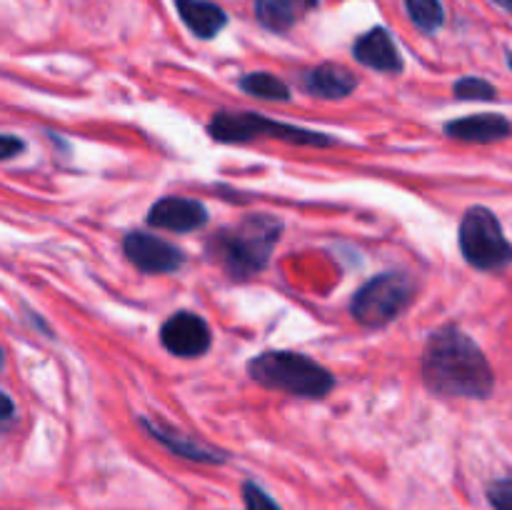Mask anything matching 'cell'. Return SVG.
I'll return each instance as SVG.
<instances>
[{"mask_svg": "<svg viewBox=\"0 0 512 510\" xmlns=\"http://www.w3.org/2000/svg\"><path fill=\"white\" fill-rule=\"evenodd\" d=\"M423 385L443 398L485 400L495 390V375L480 345L458 325L433 330L420 358Z\"/></svg>", "mask_w": 512, "mask_h": 510, "instance_id": "6da1fadb", "label": "cell"}, {"mask_svg": "<svg viewBox=\"0 0 512 510\" xmlns=\"http://www.w3.org/2000/svg\"><path fill=\"white\" fill-rule=\"evenodd\" d=\"M283 233V220L270 213H255L240 223L215 230L205 243V253L230 278L248 280L263 273Z\"/></svg>", "mask_w": 512, "mask_h": 510, "instance_id": "7a4b0ae2", "label": "cell"}, {"mask_svg": "<svg viewBox=\"0 0 512 510\" xmlns=\"http://www.w3.org/2000/svg\"><path fill=\"white\" fill-rule=\"evenodd\" d=\"M248 375L258 385L295 398L320 400L335 388V375L325 365L295 350H265L248 360Z\"/></svg>", "mask_w": 512, "mask_h": 510, "instance_id": "3957f363", "label": "cell"}, {"mask_svg": "<svg viewBox=\"0 0 512 510\" xmlns=\"http://www.w3.org/2000/svg\"><path fill=\"white\" fill-rule=\"evenodd\" d=\"M208 133L215 143L223 145H240L258 138L283 140V143L303 145V148H333V145L338 143V140L330 138L328 133H318V130L280 123V120L265 118V115L260 113H250V110H218V113L210 118Z\"/></svg>", "mask_w": 512, "mask_h": 510, "instance_id": "277c9868", "label": "cell"}, {"mask_svg": "<svg viewBox=\"0 0 512 510\" xmlns=\"http://www.w3.org/2000/svg\"><path fill=\"white\" fill-rule=\"evenodd\" d=\"M460 253L465 263L483 273H500L512 265V245L505 238L498 215L485 205L465 210L458 228Z\"/></svg>", "mask_w": 512, "mask_h": 510, "instance_id": "5b68a950", "label": "cell"}, {"mask_svg": "<svg viewBox=\"0 0 512 510\" xmlns=\"http://www.w3.org/2000/svg\"><path fill=\"white\" fill-rule=\"evenodd\" d=\"M415 293L418 285L408 273L375 275L353 295L350 315L365 328H385L410 308Z\"/></svg>", "mask_w": 512, "mask_h": 510, "instance_id": "8992f818", "label": "cell"}, {"mask_svg": "<svg viewBox=\"0 0 512 510\" xmlns=\"http://www.w3.org/2000/svg\"><path fill=\"white\" fill-rule=\"evenodd\" d=\"M125 258L148 275H165L175 273L185 265V253L173 245L170 240L160 238V235L143 233V230H133L125 235L123 240Z\"/></svg>", "mask_w": 512, "mask_h": 510, "instance_id": "52a82bcc", "label": "cell"}, {"mask_svg": "<svg viewBox=\"0 0 512 510\" xmlns=\"http://www.w3.org/2000/svg\"><path fill=\"white\" fill-rule=\"evenodd\" d=\"M160 343L175 358H200L210 350L213 333L198 313L178 310L160 325Z\"/></svg>", "mask_w": 512, "mask_h": 510, "instance_id": "ba28073f", "label": "cell"}, {"mask_svg": "<svg viewBox=\"0 0 512 510\" xmlns=\"http://www.w3.org/2000/svg\"><path fill=\"white\" fill-rule=\"evenodd\" d=\"M208 223V208L195 198L165 195L148 210V225L170 233H193Z\"/></svg>", "mask_w": 512, "mask_h": 510, "instance_id": "9c48e42d", "label": "cell"}, {"mask_svg": "<svg viewBox=\"0 0 512 510\" xmlns=\"http://www.w3.org/2000/svg\"><path fill=\"white\" fill-rule=\"evenodd\" d=\"M138 425L150 435L153 440H158L165 450H170L173 455L185 460H193V463H205V465H220L228 460V453L225 450L213 448L208 443H198L190 435L178 433V430L168 428L165 423H158V420H150L145 415H140Z\"/></svg>", "mask_w": 512, "mask_h": 510, "instance_id": "30bf717a", "label": "cell"}, {"mask_svg": "<svg viewBox=\"0 0 512 510\" xmlns=\"http://www.w3.org/2000/svg\"><path fill=\"white\" fill-rule=\"evenodd\" d=\"M353 55L360 65L370 70H380V73H400L403 70L398 45L385 28H373L360 35L353 45Z\"/></svg>", "mask_w": 512, "mask_h": 510, "instance_id": "8fae6325", "label": "cell"}, {"mask_svg": "<svg viewBox=\"0 0 512 510\" xmlns=\"http://www.w3.org/2000/svg\"><path fill=\"white\" fill-rule=\"evenodd\" d=\"M445 135L460 143H498L512 135V123L500 113H478L445 123Z\"/></svg>", "mask_w": 512, "mask_h": 510, "instance_id": "7c38bea8", "label": "cell"}, {"mask_svg": "<svg viewBox=\"0 0 512 510\" xmlns=\"http://www.w3.org/2000/svg\"><path fill=\"white\" fill-rule=\"evenodd\" d=\"M303 88L315 98L325 100H340L348 98L355 88H358V78L350 73L348 68L335 63L315 65V68L303 73Z\"/></svg>", "mask_w": 512, "mask_h": 510, "instance_id": "4fadbf2b", "label": "cell"}, {"mask_svg": "<svg viewBox=\"0 0 512 510\" xmlns=\"http://www.w3.org/2000/svg\"><path fill=\"white\" fill-rule=\"evenodd\" d=\"M175 8H178L183 23L203 40L215 38L228 25L225 10L215 3H208V0H175Z\"/></svg>", "mask_w": 512, "mask_h": 510, "instance_id": "5bb4252c", "label": "cell"}, {"mask_svg": "<svg viewBox=\"0 0 512 510\" xmlns=\"http://www.w3.org/2000/svg\"><path fill=\"white\" fill-rule=\"evenodd\" d=\"M240 90L263 100H290V88L273 73H248L240 78Z\"/></svg>", "mask_w": 512, "mask_h": 510, "instance_id": "9a60e30c", "label": "cell"}, {"mask_svg": "<svg viewBox=\"0 0 512 510\" xmlns=\"http://www.w3.org/2000/svg\"><path fill=\"white\" fill-rule=\"evenodd\" d=\"M255 15L260 25L273 33H285L295 23V10L290 0H255Z\"/></svg>", "mask_w": 512, "mask_h": 510, "instance_id": "2e32d148", "label": "cell"}, {"mask_svg": "<svg viewBox=\"0 0 512 510\" xmlns=\"http://www.w3.org/2000/svg\"><path fill=\"white\" fill-rule=\"evenodd\" d=\"M405 8H408L410 20L423 33H435L445 20V10L440 0H405Z\"/></svg>", "mask_w": 512, "mask_h": 510, "instance_id": "e0dca14e", "label": "cell"}, {"mask_svg": "<svg viewBox=\"0 0 512 510\" xmlns=\"http://www.w3.org/2000/svg\"><path fill=\"white\" fill-rule=\"evenodd\" d=\"M453 95L458 100H495L498 98V90H495V85L488 83V80L468 75V78H460L458 83L453 85Z\"/></svg>", "mask_w": 512, "mask_h": 510, "instance_id": "ac0fdd59", "label": "cell"}, {"mask_svg": "<svg viewBox=\"0 0 512 510\" xmlns=\"http://www.w3.org/2000/svg\"><path fill=\"white\" fill-rule=\"evenodd\" d=\"M243 503L245 510H283L273 498H270L268 490L260 488L253 480H245L243 483Z\"/></svg>", "mask_w": 512, "mask_h": 510, "instance_id": "d6986e66", "label": "cell"}, {"mask_svg": "<svg viewBox=\"0 0 512 510\" xmlns=\"http://www.w3.org/2000/svg\"><path fill=\"white\" fill-rule=\"evenodd\" d=\"M485 495H488V503L493 505V510H512V478L493 480Z\"/></svg>", "mask_w": 512, "mask_h": 510, "instance_id": "ffe728a7", "label": "cell"}, {"mask_svg": "<svg viewBox=\"0 0 512 510\" xmlns=\"http://www.w3.org/2000/svg\"><path fill=\"white\" fill-rule=\"evenodd\" d=\"M23 150H25V143L20 138H15V135L5 133L3 138H0V158L3 160L15 158V155L23 153Z\"/></svg>", "mask_w": 512, "mask_h": 510, "instance_id": "44dd1931", "label": "cell"}, {"mask_svg": "<svg viewBox=\"0 0 512 510\" xmlns=\"http://www.w3.org/2000/svg\"><path fill=\"white\" fill-rule=\"evenodd\" d=\"M3 405H5V410H3V428H8V425L13 423V418H15V405H13V398H10L8 393H3Z\"/></svg>", "mask_w": 512, "mask_h": 510, "instance_id": "7402d4cb", "label": "cell"}, {"mask_svg": "<svg viewBox=\"0 0 512 510\" xmlns=\"http://www.w3.org/2000/svg\"><path fill=\"white\" fill-rule=\"evenodd\" d=\"M290 3L300 5V8H303V10H313V8H318L320 0H290Z\"/></svg>", "mask_w": 512, "mask_h": 510, "instance_id": "603a6c76", "label": "cell"}, {"mask_svg": "<svg viewBox=\"0 0 512 510\" xmlns=\"http://www.w3.org/2000/svg\"><path fill=\"white\" fill-rule=\"evenodd\" d=\"M495 3H498V5H500V8L510 10V13H512V0H495Z\"/></svg>", "mask_w": 512, "mask_h": 510, "instance_id": "cb8c5ba5", "label": "cell"}, {"mask_svg": "<svg viewBox=\"0 0 512 510\" xmlns=\"http://www.w3.org/2000/svg\"><path fill=\"white\" fill-rule=\"evenodd\" d=\"M508 65H510V70H512V50H510V55H508Z\"/></svg>", "mask_w": 512, "mask_h": 510, "instance_id": "d4e9b609", "label": "cell"}]
</instances>
